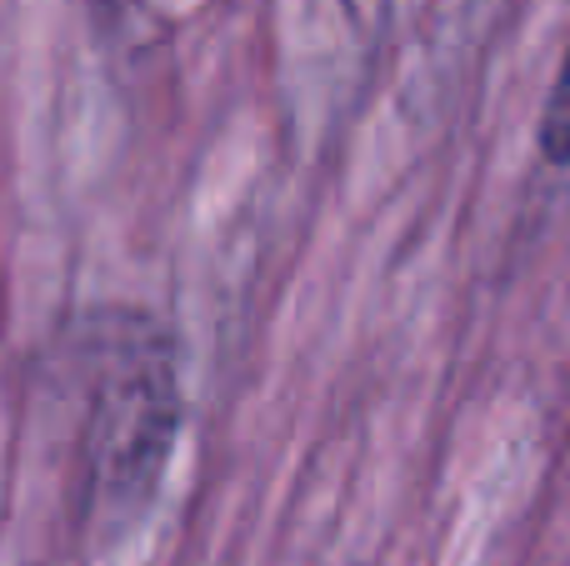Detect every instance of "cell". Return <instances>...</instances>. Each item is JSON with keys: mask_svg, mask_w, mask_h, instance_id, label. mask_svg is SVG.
Here are the masks:
<instances>
[{"mask_svg": "<svg viewBox=\"0 0 570 566\" xmlns=\"http://www.w3.org/2000/svg\"><path fill=\"white\" fill-rule=\"evenodd\" d=\"M86 457L90 497L106 507H136L166 467L176 441V367L160 331L146 321L116 326L86 351Z\"/></svg>", "mask_w": 570, "mask_h": 566, "instance_id": "6da1fadb", "label": "cell"}, {"mask_svg": "<svg viewBox=\"0 0 570 566\" xmlns=\"http://www.w3.org/2000/svg\"><path fill=\"white\" fill-rule=\"evenodd\" d=\"M541 146L556 166H570V56L556 76V90H551V106H546V120H541Z\"/></svg>", "mask_w": 570, "mask_h": 566, "instance_id": "7a4b0ae2", "label": "cell"}]
</instances>
